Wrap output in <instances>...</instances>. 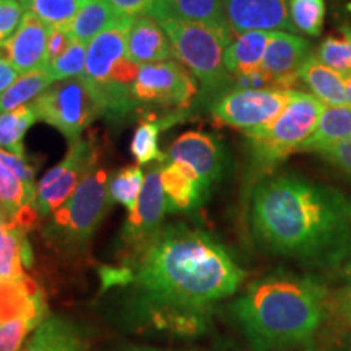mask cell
Listing matches in <instances>:
<instances>
[{"instance_id": "obj_1", "label": "cell", "mask_w": 351, "mask_h": 351, "mask_svg": "<svg viewBox=\"0 0 351 351\" xmlns=\"http://www.w3.org/2000/svg\"><path fill=\"white\" fill-rule=\"evenodd\" d=\"M104 287H130L134 317L148 327L197 335L218 301L238 291L245 271L207 231L169 225L137 257L104 270Z\"/></svg>"}, {"instance_id": "obj_2", "label": "cell", "mask_w": 351, "mask_h": 351, "mask_svg": "<svg viewBox=\"0 0 351 351\" xmlns=\"http://www.w3.org/2000/svg\"><path fill=\"white\" fill-rule=\"evenodd\" d=\"M251 226L269 251L332 265L351 252V195L304 176H269L254 189Z\"/></svg>"}, {"instance_id": "obj_3", "label": "cell", "mask_w": 351, "mask_h": 351, "mask_svg": "<svg viewBox=\"0 0 351 351\" xmlns=\"http://www.w3.org/2000/svg\"><path fill=\"white\" fill-rule=\"evenodd\" d=\"M326 302V288L313 276L275 274L249 285L232 314L254 351H287L309 343Z\"/></svg>"}, {"instance_id": "obj_4", "label": "cell", "mask_w": 351, "mask_h": 351, "mask_svg": "<svg viewBox=\"0 0 351 351\" xmlns=\"http://www.w3.org/2000/svg\"><path fill=\"white\" fill-rule=\"evenodd\" d=\"M173 44L174 56L199 82L195 108H208L234 90V77L223 62L225 49L234 38L197 21L165 19L160 21Z\"/></svg>"}, {"instance_id": "obj_5", "label": "cell", "mask_w": 351, "mask_h": 351, "mask_svg": "<svg viewBox=\"0 0 351 351\" xmlns=\"http://www.w3.org/2000/svg\"><path fill=\"white\" fill-rule=\"evenodd\" d=\"M326 108L314 95L296 90L288 106L271 124L244 132L252 169L258 174L270 173L293 153L301 152Z\"/></svg>"}, {"instance_id": "obj_6", "label": "cell", "mask_w": 351, "mask_h": 351, "mask_svg": "<svg viewBox=\"0 0 351 351\" xmlns=\"http://www.w3.org/2000/svg\"><path fill=\"white\" fill-rule=\"evenodd\" d=\"M109 176L104 169H93L77 191L51 215L44 236L56 247L75 252L85 249L95 231L111 210Z\"/></svg>"}, {"instance_id": "obj_7", "label": "cell", "mask_w": 351, "mask_h": 351, "mask_svg": "<svg viewBox=\"0 0 351 351\" xmlns=\"http://www.w3.org/2000/svg\"><path fill=\"white\" fill-rule=\"evenodd\" d=\"M32 106L38 121L46 122L60 132L69 145L82 138L83 130L101 117L83 77L70 78L60 85L49 86L33 101Z\"/></svg>"}, {"instance_id": "obj_8", "label": "cell", "mask_w": 351, "mask_h": 351, "mask_svg": "<svg viewBox=\"0 0 351 351\" xmlns=\"http://www.w3.org/2000/svg\"><path fill=\"white\" fill-rule=\"evenodd\" d=\"M296 90L275 88H234L210 106L218 124L249 132L274 122L288 106Z\"/></svg>"}, {"instance_id": "obj_9", "label": "cell", "mask_w": 351, "mask_h": 351, "mask_svg": "<svg viewBox=\"0 0 351 351\" xmlns=\"http://www.w3.org/2000/svg\"><path fill=\"white\" fill-rule=\"evenodd\" d=\"M199 91V82L176 60L142 65L132 86V95L137 104H160L181 111L194 106Z\"/></svg>"}, {"instance_id": "obj_10", "label": "cell", "mask_w": 351, "mask_h": 351, "mask_svg": "<svg viewBox=\"0 0 351 351\" xmlns=\"http://www.w3.org/2000/svg\"><path fill=\"white\" fill-rule=\"evenodd\" d=\"M98 163V147L93 138L70 143L67 155L36 184V208L41 217H51L69 199Z\"/></svg>"}, {"instance_id": "obj_11", "label": "cell", "mask_w": 351, "mask_h": 351, "mask_svg": "<svg viewBox=\"0 0 351 351\" xmlns=\"http://www.w3.org/2000/svg\"><path fill=\"white\" fill-rule=\"evenodd\" d=\"M36 168L28 156L0 148V213L23 231L41 217L36 208Z\"/></svg>"}, {"instance_id": "obj_12", "label": "cell", "mask_w": 351, "mask_h": 351, "mask_svg": "<svg viewBox=\"0 0 351 351\" xmlns=\"http://www.w3.org/2000/svg\"><path fill=\"white\" fill-rule=\"evenodd\" d=\"M166 213H168V205L161 184V166H158L145 174V184L137 207L129 213L124 230L121 232L122 251H124L122 263L137 257L160 234L165 228L163 219Z\"/></svg>"}, {"instance_id": "obj_13", "label": "cell", "mask_w": 351, "mask_h": 351, "mask_svg": "<svg viewBox=\"0 0 351 351\" xmlns=\"http://www.w3.org/2000/svg\"><path fill=\"white\" fill-rule=\"evenodd\" d=\"M166 161L184 166L208 189L221 181L228 168V153L221 138L208 132H184L171 143Z\"/></svg>"}, {"instance_id": "obj_14", "label": "cell", "mask_w": 351, "mask_h": 351, "mask_svg": "<svg viewBox=\"0 0 351 351\" xmlns=\"http://www.w3.org/2000/svg\"><path fill=\"white\" fill-rule=\"evenodd\" d=\"M313 54V44L298 33L271 32L267 44L262 70L274 80L278 90H296L300 70Z\"/></svg>"}, {"instance_id": "obj_15", "label": "cell", "mask_w": 351, "mask_h": 351, "mask_svg": "<svg viewBox=\"0 0 351 351\" xmlns=\"http://www.w3.org/2000/svg\"><path fill=\"white\" fill-rule=\"evenodd\" d=\"M51 26L26 12L12 38L0 43V59L12 64L20 75L44 69L47 64V39Z\"/></svg>"}, {"instance_id": "obj_16", "label": "cell", "mask_w": 351, "mask_h": 351, "mask_svg": "<svg viewBox=\"0 0 351 351\" xmlns=\"http://www.w3.org/2000/svg\"><path fill=\"white\" fill-rule=\"evenodd\" d=\"M234 36L254 29L298 33L289 19V0H223Z\"/></svg>"}, {"instance_id": "obj_17", "label": "cell", "mask_w": 351, "mask_h": 351, "mask_svg": "<svg viewBox=\"0 0 351 351\" xmlns=\"http://www.w3.org/2000/svg\"><path fill=\"white\" fill-rule=\"evenodd\" d=\"M132 23V16L121 15L109 28L88 44L86 67L82 75L88 86L103 85L109 80L114 65L125 56Z\"/></svg>"}, {"instance_id": "obj_18", "label": "cell", "mask_w": 351, "mask_h": 351, "mask_svg": "<svg viewBox=\"0 0 351 351\" xmlns=\"http://www.w3.org/2000/svg\"><path fill=\"white\" fill-rule=\"evenodd\" d=\"M125 56L140 65L173 60L174 49L160 21L143 15L134 19L127 38Z\"/></svg>"}, {"instance_id": "obj_19", "label": "cell", "mask_w": 351, "mask_h": 351, "mask_svg": "<svg viewBox=\"0 0 351 351\" xmlns=\"http://www.w3.org/2000/svg\"><path fill=\"white\" fill-rule=\"evenodd\" d=\"M29 317L44 322L47 319V304L43 289L28 275L20 280H0V324Z\"/></svg>"}, {"instance_id": "obj_20", "label": "cell", "mask_w": 351, "mask_h": 351, "mask_svg": "<svg viewBox=\"0 0 351 351\" xmlns=\"http://www.w3.org/2000/svg\"><path fill=\"white\" fill-rule=\"evenodd\" d=\"M161 184L171 213L191 212L202 207L210 192L191 171L173 161H165L161 166Z\"/></svg>"}, {"instance_id": "obj_21", "label": "cell", "mask_w": 351, "mask_h": 351, "mask_svg": "<svg viewBox=\"0 0 351 351\" xmlns=\"http://www.w3.org/2000/svg\"><path fill=\"white\" fill-rule=\"evenodd\" d=\"M153 19H178L205 23L234 38L226 19L223 0H156Z\"/></svg>"}, {"instance_id": "obj_22", "label": "cell", "mask_w": 351, "mask_h": 351, "mask_svg": "<svg viewBox=\"0 0 351 351\" xmlns=\"http://www.w3.org/2000/svg\"><path fill=\"white\" fill-rule=\"evenodd\" d=\"M21 351H86V339L72 320L52 315L33 332Z\"/></svg>"}, {"instance_id": "obj_23", "label": "cell", "mask_w": 351, "mask_h": 351, "mask_svg": "<svg viewBox=\"0 0 351 351\" xmlns=\"http://www.w3.org/2000/svg\"><path fill=\"white\" fill-rule=\"evenodd\" d=\"M33 263V252L26 231L0 213V280L12 282L26 276L25 267Z\"/></svg>"}, {"instance_id": "obj_24", "label": "cell", "mask_w": 351, "mask_h": 351, "mask_svg": "<svg viewBox=\"0 0 351 351\" xmlns=\"http://www.w3.org/2000/svg\"><path fill=\"white\" fill-rule=\"evenodd\" d=\"M345 75L328 67L315 54H311L300 70V82L311 95L322 101L326 106L346 104Z\"/></svg>"}, {"instance_id": "obj_25", "label": "cell", "mask_w": 351, "mask_h": 351, "mask_svg": "<svg viewBox=\"0 0 351 351\" xmlns=\"http://www.w3.org/2000/svg\"><path fill=\"white\" fill-rule=\"evenodd\" d=\"M271 32L254 29L238 34L225 49L223 62L232 77L245 75L262 67L267 44L270 41Z\"/></svg>"}, {"instance_id": "obj_26", "label": "cell", "mask_w": 351, "mask_h": 351, "mask_svg": "<svg viewBox=\"0 0 351 351\" xmlns=\"http://www.w3.org/2000/svg\"><path fill=\"white\" fill-rule=\"evenodd\" d=\"M121 16L108 0H85L80 10L65 26L73 41L90 44L93 39L109 28Z\"/></svg>"}, {"instance_id": "obj_27", "label": "cell", "mask_w": 351, "mask_h": 351, "mask_svg": "<svg viewBox=\"0 0 351 351\" xmlns=\"http://www.w3.org/2000/svg\"><path fill=\"white\" fill-rule=\"evenodd\" d=\"M186 111L173 114V116H165V119L158 117H147L140 122L134 132V137L130 142V153L137 165H148L152 161H160L165 163L166 153L160 150V134L168 127L178 122V116H184Z\"/></svg>"}, {"instance_id": "obj_28", "label": "cell", "mask_w": 351, "mask_h": 351, "mask_svg": "<svg viewBox=\"0 0 351 351\" xmlns=\"http://www.w3.org/2000/svg\"><path fill=\"white\" fill-rule=\"evenodd\" d=\"M351 137V106H327L317 122L314 134L302 145L301 152L315 153L322 147Z\"/></svg>"}, {"instance_id": "obj_29", "label": "cell", "mask_w": 351, "mask_h": 351, "mask_svg": "<svg viewBox=\"0 0 351 351\" xmlns=\"http://www.w3.org/2000/svg\"><path fill=\"white\" fill-rule=\"evenodd\" d=\"M52 78L46 69L33 70L23 73L19 80L12 83L5 91L0 93V114L29 104L52 85Z\"/></svg>"}, {"instance_id": "obj_30", "label": "cell", "mask_w": 351, "mask_h": 351, "mask_svg": "<svg viewBox=\"0 0 351 351\" xmlns=\"http://www.w3.org/2000/svg\"><path fill=\"white\" fill-rule=\"evenodd\" d=\"M36 121L32 103L0 114V148L25 156V135Z\"/></svg>"}, {"instance_id": "obj_31", "label": "cell", "mask_w": 351, "mask_h": 351, "mask_svg": "<svg viewBox=\"0 0 351 351\" xmlns=\"http://www.w3.org/2000/svg\"><path fill=\"white\" fill-rule=\"evenodd\" d=\"M143 184L145 174L140 165L127 166V168L119 169L109 178V195H111L112 202L124 205L127 212L132 213L137 207Z\"/></svg>"}, {"instance_id": "obj_32", "label": "cell", "mask_w": 351, "mask_h": 351, "mask_svg": "<svg viewBox=\"0 0 351 351\" xmlns=\"http://www.w3.org/2000/svg\"><path fill=\"white\" fill-rule=\"evenodd\" d=\"M26 12H32L51 28L67 26L75 19L85 0H19Z\"/></svg>"}, {"instance_id": "obj_33", "label": "cell", "mask_w": 351, "mask_h": 351, "mask_svg": "<svg viewBox=\"0 0 351 351\" xmlns=\"http://www.w3.org/2000/svg\"><path fill=\"white\" fill-rule=\"evenodd\" d=\"M326 0H289V19L296 32L317 38L326 23Z\"/></svg>"}, {"instance_id": "obj_34", "label": "cell", "mask_w": 351, "mask_h": 351, "mask_svg": "<svg viewBox=\"0 0 351 351\" xmlns=\"http://www.w3.org/2000/svg\"><path fill=\"white\" fill-rule=\"evenodd\" d=\"M315 56L324 64L332 67L341 75H351V26L340 28V36H328L320 43Z\"/></svg>"}, {"instance_id": "obj_35", "label": "cell", "mask_w": 351, "mask_h": 351, "mask_svg": "<svg viewBox=\"0 0 351 351\" xmlns=\"http://www.w3.org/2000/svg\"><path fill=\"white\" fill-rule=\"evenodd\" d=\"M86 44L80 41H72L70 46L57 59L47 64L46 69L52 82H65L70 78L82 77L86 67Z\"/></svg>"}, {"instance_id": "obj_36", "label": "cell", "mask_w": 351, "mask_h": 351, "mask_svg": "<svg viewBox=\"0 0 351 351\" xmlns=\"http://www.w3.org/2000/svg\"><path fill=\"white\" fill-rule=\"evenodd\" d=\"M43 322L36 319L20 317L0 324V351H21L29 333L36 330Z\"/></svg>"}, {"instance_id": "obj_37", "label": "cell", "mask_w": 351, "mask_h": 351, "mask_svg": "<svg viewBox=\"0 0 351 351\" xmlns=\"http://www.w3.org/2000/svg\"><path fill=\"white\" fill-rule=\"evenodd\" d=\"M315 155L351 179V137L322 147L315 152Z\"/></svg>"}, {"instance_id": "obj_38", "label": "cell", "mask_w": 351, "mask_h": 351, "mask_svg": "<svg viewBox=\"0 0 351 351\" xmlns=\"http://www.w3.org/2000/svg\"><path fill=\"white\" fill-rule=\"evenodd\" d=\"M25 13V7L19 0H0V43L13 36Z\"/></svg>"}, {"instance_id": "obj_39", "label": "cell", "mask_w": 351, "mask_h": 351, "mask_svg": "<svg viewBox=\"0 0 351 351\" xmlns=\"http://www.w3.org/2000/svg\"><path fill=\"white\" fill-rule=\"evenodd\" d=\"M108 2L117 13L132 19L143 15L153 16L156 7V0H108Z\"/></svg>"}, {"instance_id": "obj_40", "label": "cell", "mask_w": 351, "mask_h": 351, "mask_svg": "<svg viewBox=\"0 0 351 351\" xmlns=\"http://www.w3.org/2000/svg\"><path fill=\"white\" fill-rule=\"evenodd\" d=\"M72 41L73 39L70 38V34L65 26H56V28H51L49 39H47V64H51L52 60L57 59V57L62 54Z\"/></svg>"}, {"instance_id": "obj_41", "label": "cell", "mask_w": 351, "mask_h": 351, "mask_svg": "<svg viewBox=\"0 0 351 351\" xmlns=\"http://www.w3.org/2000/svg\"><path fill=\"white\" fill-rule=\"evenodd\" d=\"M19 77H20L19 70L13 67L12 64H8L5 60L0 59V93L5 91L12 83L19 80Z\"/></svg>"}, {"instance_id": "obj_42", "label": "cell", "mask_w": 351, "mask_h": 351, "mask_svg": "<svg viewBox=\"0 0 351 351\" xmlns=\"http://www.w3.org/2000/svg\"><path fill=\"white\" fill-rule=\"evenodd\" d=\"M122 351H163V350L152 348V346H125Z\"/></svg>"}, {"instance_id": "obj_43", "label": "cell", "mask_w": 351, "mask_h": 351, "mask_svg": "<svg viewBox=\"0 0 351 351\" xmlns=\"http://www.w3.org/2000/svg\"><path fill=\"white\" fill-rule=\"evenodd\" d=\"M345 88H346V104L351 106V75L345 78Z\"/></svg>"}, {"instance_id": "obj_44", "label": "cell", "mask_w": 351, "mask_h": 351, "mask_svg": "<svg viewBox=\"0 0 351 351\" xmlns=\"http://www.w3.org/2000/svg\"><path fill=\"white\" fill-rule=\"evenodd\" d=\"M345 274H346V276H348V280H350V285H351V262L348 263V267H346Z\"/></svg>"}, {"instance_id": "obj_45", "label": "cell", "mask_w": 351, "mask_h": 351, "mask_svg": "<svg viewBox=\"0 0 351 351\" xmlns=\"http://www.w3.org/2000/svg\"><path fill=\"white\" fill-rule=\"evenodd\" d=\"M346 304H348V307L351 309V288H350V291H348V296H346Z\"/></svg>"}]
</instances>
